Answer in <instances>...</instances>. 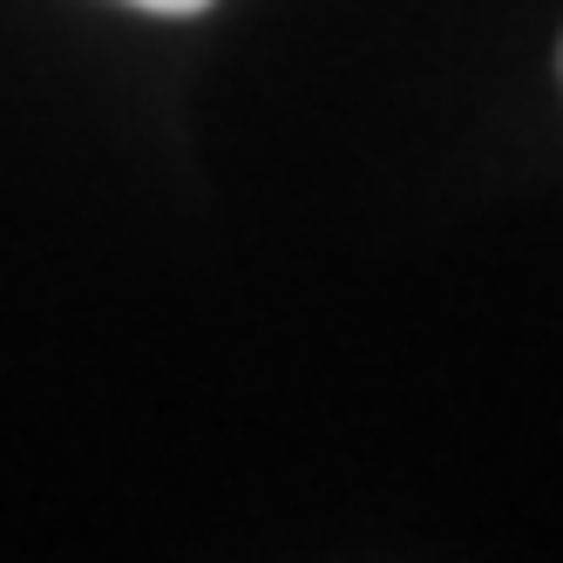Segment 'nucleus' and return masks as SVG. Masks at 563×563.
<instances>
[{
    "label": "nucleus",
    "instance_id": "obj_1",
    "mask_svg": "<svg viewBox=\"0 0 563 563\" xmlns=\"http://www.w3.org/2000/svg\"><path fill=\"white\" fill-rule=\"evenodd\" d=\"M130 8H150V14H205L211 0H130Z\"/></svg>",
    "mask_w": 563,
    "mask_h": 563
}]
</instances>
